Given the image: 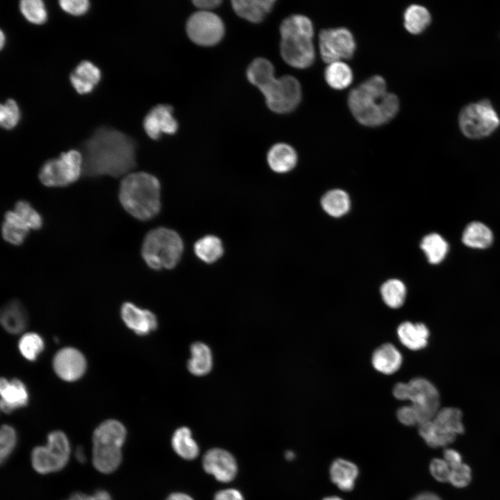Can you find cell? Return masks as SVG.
Instances as JSON below:
<instances>
[{"label": "cell", "instance_id": "cell-1", "mask_svg": "<svg viewBox=\"0 0 500 500\" xmlns=\"http://www.w3.org/2000/svg\"><path fill=\"white\" fill-rule=\"evenodd\" d=\"M136 144L128 135L113 128L101 126L82 147L83 173L91 177H118L136 165Z\"/></svg>", "mask_w": 500, "mask_h": 500}, {"label": "cell", "instance_id": "cell-2", "mask_svg": "<svg viewBox=\"0 0 500 500\" xmlns=\"http://www.w3.org/2000/svg\"><path fill=\"white\" fill-rule=\"evenodd\" d=\"M348 106L361 124L375 127L389 122L399 110V101L393 93L387 92L385 79L373 76L349 92Z\"/></svg>", "mask_w": 500, "mask_h": 500}, {"label": "cell", "instance_id": "cell-3", "mask_svg": "<svg viewBox=\"0 0 500 500\" xmlns=\"http://www.w3.org/2000/svg\"><path fill=\"white\" fill-rule=\"evenodd\" d=\"M247 78L263 94L267 107L278 114L289 113L299 106L301 88L299 81L290 75L276 78L274 67L266 58H257L249 65Z\"/></svg>", "mask_w": 500, "mask_h": 500}, {"label": "cell", "instance_id": "cell-4", "mask_svg": "<svg viewBox=\"0 0 500 500\" xmlns=\"http://www.w3.org/2000/svg\"><path fill=\"white\" fill-rule=\"evenodd\" d=\"M119 199L124 210L133 217L147 221L160 212V184L147 172L130 173L122 180Z\"/></svg>", "mask_w": 500, "mask_h": 500}, {"label": "cell", "instance_id": "cell-5", "mask_svg": "<svg viewBox=\"0 0 500 500\" xmlns=\"http://www.w3.org/2000/svg\"><path fill=\"white\" fill-rule=\"evenodd\" d=\"M279 31L283 60L294 68L310 67L315 59L312 42L314 27L311 20L299 14L290 15L281 22Z\"/></svg>", "mask_w": 500, "mask_h": 500}, {"label": "cell", "instance_id": "cell-6", "mask_svg": "<svg viewBox=\"0 0 500 500\" xmlns=\"http://www.w3.org/2000/svg\"><path fill=\"white\" fill-rule=\"evenodd\" d=\"M126 435L125 427L115 419L106 420L97 427L92 436V462L99 472L108 474L119 467Z\"/></svg>", "mask_w": 500, "mask_h": 500}, {"label": "cell", "instance_id": "cell-7", "mask_svg": "<svg viewBox=\"0 0 500 500\" xmlns=\"http://www.w3.org/2000/svg\"><path fill=\"white\" fill-rule=\"evenodd\" d=\"M183 251L181 236L174 230L159 227L149 231L143 240L142 256L151 269H172L180 261Z\"/></svg>", "mask_w": 500, "mask_h": 500}, {"label": "cell", "instance_id": "cell-8", "mask_svg": "<svg viewBox=\"0 0 500 500\" xmlns=\"http://www.w3.org/2000/svg\"><path fill=\"white\" fill-rule=\"evenodd\" d=\"M83 173V156L70 149L44 162L39 172L41 183L47 187H65L76 182Z\"/></svg>", "mask_w": 500, "mask_h": 500}, {"label": "cell", "instance_id": "cell-9", "mask_svg": "<svg viewBox=\"0 0 500 500\" xmlns=\"http://www.w3.org/2000/svg\"><path fill=\"white\" fill-rule=\"evenodd\" d=\"M458 124L467 138L481 139L495 131L500 119L490 101L484 99L465 106L459 114Z\"/></svg>", "mask_w": 500, "mask_h": 500}, {"label": "cell", "instance_id": "cell-10", "mask_svg": "<svg viewBox=\"0 0 500 500\" xmlns=\"http://www.w3.org/2000/svg\"><path fill=\"white\" fill-rule=\"evenodd\" d=\"M70 455L69 442L66 435L60 431L50 433L46 446H38L31 453L33 469L38 473L45 474L62 469L68 462Z\"/></svg>", "mask_w": 500, "mask_h": 500}, {"label": "cell", "instance_id": "cell-11", "mask_svg": "<svg viewBox=\"0 0 500 500\" xmlns=\"http://www.w3.org/2000/svg\"><path fill=\"white\" fill-rule=\"evenodd\" d=\"M186 33L194 44L211 47L222 40L225 26L222 19L212 11L198 10L189 17Z\"/></svg>", "mask_w": 500, "mask_h": 500}, {"label": "cell", "instance_id": "cell-12", "mask_svg": "<svg viewBox=\"0 0 500 500\" xmlns=\"http://www.w3.org/2000/svg\"><path fill=\"white\" fill-rule=\"evenodd\" d=\"M356 49L354 37L347 28H326L319 33V53L328 64L351 58Z\"/></svg>", "mask_w": 500, "mask_h": 500}, {"label": "cell", "instance_id": "cell-13", "mask_svg": "<svg viewBox=\"0 0 500 500\" xmlns=\"http://www.w3.org/2000/svg\"><path fill=\"white\" fill-rule=\"evenodd\" d=\"M408 400L416 413L418 424L431 420L440 410V394L428 380L417 377L408 382Z\"/></svg>", "mask_w": 500, "mask_h": 500}, {"label": "cell", "instance_id": "cell-14", "mask_svg": "<svg viewBox=\"0 0 500 500\" xmlns=\"http://www.w3.org/2000/svg\"><path fill=\"white\" fill-rule=\"evenodd\" d=\"M173 112V108L167 104L156 105L149 111L143 120V128L149 138L157 140L163 133H176L178 124Z\"/></svg>", "mask_w": 500, "mask_h": 500}, {"label": "cell", "instance_id": "cell-15", "mask_svg": "<svg viewBox=\"0 0 500 500\" xmlns=\"http://www.w3.org/2000/svg\"><path fill=\"white\" fill-rule=\"evenodd\" d=\"M203 467L206 472L223 483L233 480L238 472V465L233 456L219 448L211 449L205 453Z\"/></svg>", "mask_w": 500, "mask_h": 500}, {"label": "cell", "instance_id": "cell-16", "mask_svg": "<svg viewBox=\"0 0 500 500\" xmlns=\"http://www.w3.org/2000/svg\"><path fill=\"white\" fill-rule=\"evenodd\" d=\"M53 367L56 374L62 380L74 381L80 378L86 369V360L76 349L66 347L55 355Z\"/></svg>", "mask_w": 500, "mask_h": 500}, {"label": "cell", "instance_id": "cell-17", "mask_svg": "<svg viewBox=\"0 0 500 500\" xmlns=\"http://www.w3.org/2000/svg\"><path fill=\"white\" fill-rule=\"evenodd\" d=\"M462 417V412L457 408L445 407L438 411L432 421L442 447L453 442L458 434L464 433Z\"/></svg>", "mask_w": 500, "mask_h": 500}, {"label": "cell", "instance_id": "cell-18", "mask_svg": "<svg viewBox=\"0 0 500 500\" xmlns=\"http://www.w3.org/2000/svg\"><path fill=\"white\" fill-rule=\"evenodd\" d=\"M121 316L126 326L139 335H147L157 328L158 322L153 312L130 302L122 306Z\"/></svg>", "mask_w": 500, "mask_h": 500}, {"label": "cell", "instance_id": "cell-19", "mask_svg": "<svg viewBox=\"0 0 500 500\" xmlns=\"http://www.w3.org/2000/svg\"><path fill=\"white\" fill-rule=\"evenodd\" d=\"M1 408L6 412L25 406L28 401V392L26 385L19 379L0 381Z\"/></svg>", "mask_w": 500, "mask_h": 500}, {"label": "cell", "instance_id": "cell-20", "mask_svg": "<svg viewBox=\"0 0 500 500\" xmlns=\"http://www.w3.org/2000/svg\"><path fill=\"white\" fill-rule=\"evenodd\" d=\"M101 78L100 69L90 60L81 61L69 75L72 87L80 94L90 93Z\"/></svg>", "mask_w": 500, "mask_h": 500}, {"label": "cell", "instance_id": "cell-21", "mask_svg": "<svg viewBox=\"0 0 500 500\" xmlns=\"http://www.w3.org/2000/svg\"><path fill=\"white\" fill-rule=\"evenodd\" d=\"M275 3L274 0H234L231 5L240 17L249 22L259 23L272 11Z\"/></svg>", "mask_w": 500, "mask_h": 500}, {"label": "cell", "instance_id": "cell-22", "mask_svg": "<svg viewBox=\"0 0 500 500\" xmlns=\"http://www.w3.org/2000/svg\"><path fill=\"white\" fill-rule=\"evenodd\" d=\"M397 335L403 345L410 350L417 351L426 347L430 332L423 323L404 322L398 326Z\"/></svg>", "mask_w": 500, "mask_h": 500}, {"label": "cell", "instance_id": "cell-23", "mask_svg": "<svg viewBox=\"0 0 500 500\" xmlns=\"http://www.w3.org/2000/svg\"><path fill=\"white\" fill-rule=\"evenodd\" d=\"M0 321L3 328L8 333H22L28 324V315L24 306L18 300H11L1 309Z\"/></svg>", "mask_w": 500, "mask_h": 500}, {"label": "cell", "instance_id": "cell-24", "mask_svg": "<svg viewBox=\"0 0 500 500\" xmlns=\"http://www.w3.org/2000/svg\"><path fill=\"white\" fill-rule=\"evenodd\" d=\"M267 160L272 170L277 173H285L295 167L297 154L290 144L277 143L269 149Z\"/></svg>", "mask_w": 500, "mask_h": 500}, {"label": "cell", "instance_id": "cell-25", "mask_svg": "<svg viewBox=\"0 0 500 500\" xmlns=\"http://www.w3.org/2000/svg\"><path fill=\"white\" fill-rule=\"evenodd\" d=\"M372 362L378 372L391 374L400 368L402 356L393 344L386 343L381 345L374 351Z\"/></svg>", "mask_w": 500, "mask_h": 500}, {"label": "cell", "instance_id": "cell-26", "mask_svg": "<svg viewBox=\"0 0 500 500\" xmlns=\"http://www.w3.org/2000/svg\"><path fill=\"white\" fill-rule=\"evenodd\" d=\"M358 475L357 466L347 460H335L330 467V476L332 482L343 491L351 490Z\"/></svg>", "mask_w": 500, "mask_h": 500}, {"label": "cell", "instance_id": "cell-27", "mask_svg": "<svg viewBox=\"0 0 500 500\" xmlns=\"http://www.w3.org/2000/svg\"><path fill=\"white\" fill-rule=\"evenodd\" d=\"M29 231L30 228L15 210L5 213L1 233L6 242L13 245L22 244Z\"/></svg>", "mask_w": 500, "mask_h": 500}, {"label": "cell", "instance_id": "cell-28", "mask_svg": "<svg viewBox=\"0 0 500 500\" xmlns=\"http://www.w3.org/2000/svg\"><path fill=\"white\" fill-rule=\"evenodd\" d=\"M462 240L465 245L474 249H485L493 242V234L485 224L479 222L469 224L463 231Z\"/></svg>", "mask_w": 500, "mask_h": 500}, {"label": "cell", "instance_id": "cell-29", "mask_svg": "<svg viewBox=\"0 0 500 500\" xmlns=\"http://www.w3.org/2000/svg\"><path fill=\"white\" fill-rule=\"evenodd\" d=\"M431 22V15L423 6L412 4L403 13L405 28L412 34L417 35L424 32Z\"/></svg>", "mask_w": 500, "mask_h": 500}, {"label": "cell", "instance_id": "cell-30", "mask_svg": "<svg viewBox=\"0 0 500 500\" xmlns=\"http://www.w3.org/2000/svg\"><path fill=\"white\" fill-rule=\"evenodd\" d=\"M324 78L331 88L343 90L351 85L353 75L351 67L346 62L336 61L328 64L324 70Z\"/></svg>", "mask_w": 500, "mask_h": 500}, {"label": "cell", "instance_id": "cell-31", "mask_svg": "<svg viewBox=\"0 0 500 500\" xmlns=\"http://www.w3.org/2000/svg\"><path fill=\"white\" fill-rule=\"evenodd\" d=\"M190 350L192 358L188 362L189 371L195 376H203L210 372L212 366L210 348L202 342H195Z\"/></svg>", "mask_w": 500, "mask_h": 500}, {"label": "cell", "instance_id": "cell-32", "mask_svg": "<svg viewBox=\"0 0 500 500\" xmlns=\"http://www.w3.org/2000/svg\"><path fill=\"white\" fill-rule=\"evenodd\" d=\"M195 255L206 263H212L223 255L224 247L217 236L208 235L199 239L194 245Z\"/></svg>", "mask_w": 500, "mask_h": 500}, {"label": "cell", "instance_id": "cell-33", "mask_svg": "<svg viewBox=\"0 0 500 500\" xmlns=\"http://www.w3.org/2000/svg\"><path fill=\"white\" fill-rule=\"evenodd\" d=\"M172 446L174 451L185 460H193L199 455L198 444L187 427H181L176 430L172 438Z\"/></svg>", "mask_w": 500, "mask_h": 500}, {"label": "cell", "instance_id": "cell-34", "mask_svg": "<svg viewBox=\"0 0 500 500\" xmlns=\"http://www.w3.org/2000/svg\"><path fill=\"white\" fill-rule=\"evenodd\" d=\"M350 199L342 190L335 189L326 192L322 199V206L329 215L340 217L345 215L350 208Z\"/></svg>", "mask_w": 500, "mask_h": 500}, {"label": "cell", "instance_id": "cell-35", "mask_svg": "<svg viewBox=\"0 0 500 500\" xmlns=\"http://www.w3.org/2000/svg\"><path fill=\"white\" fill-rule=\"evenodd\" d=\"M421 249L427 257L428 261L433 265L439 264L445 258L449 246L446 240L435 233L426 235L420 244Z\"/></svg>", "mask_w": 500, "mask_h": 500}, {"label": "cell", "instance_id": "cell-36", "mask_svg": "<svg viewBox=\"0 0 500 500\" xmlns=\"http://www.w3.org/2000/svg\"><path fill=\"white\" fill-rule=\"evenodd\" d=\"M381 294L385 303L392 308L402 306L406 297L404 283L396 278L389 279L381 287Z\"/></svg>", "mask_w": 500, "mask_h": 500}, {"label": "cell", "instance_id": "cell-37", "mask_svg": "<svg viewBox=\"0 0 500 500\" xmlns=\"http://www.w3.org/2000/svg\"><path fill=\"white\" fill-rule=\"evenodd\" d=\"M19 8L24 17L32 24H42L47 19V10L42 0H22Z\"/></svg>", "mask_w": 500, "mask_h": 500}, {"label": "cell", "instance_id": "cell-38", "mask_svg": "<svg viewBox=\"0 0 500 500\" xmlns=\"http://www.w3.org/2000/svg\"><path fill=\"white\" fill-rule=\"evenodd\" d=\"M21 354L28 360L34 361L44 349V342L41 336L35 333L24 334L18 344Z\"/></svg>", "mask_w": 500, "mask_h": 500}, {"label": "cell", "instance_id": "cell-39", "mask_svg": "<svg viewBox=\"0 0 500 500\" xmlns=\"http://www.w3.org/2000/svg\"><path fill=\"white\" fill-rule=\"evenodd\" d=\"M14 210L22 219L30 229L38 230L43 225L40 214L26 201H18Z\"/></svg>", "mask_w": 500, "mask_h": 500}, {"label": "cell", "instance_id": "cell-40", "mask_svg": "<svg viewBox=\"0 0 500 500\" xmlns=\"http://www.w3.org/2000/svg\"><path fill=\"white\" fill-rule=\"evenodd\" d=\"M21 112L17 103L12 99H7L0 106V124L6 130L14 128L19 122Z\"/></svg>", "mask_w": 500, "mask_h": 500}, {"label": "cell", "instance_id": "cell-41", "mask_svg": "<svg viewBox=\"0 0 500 500\" xmlns=\"http://www.w3.org/2000/svg\"><path fill=\"white\" fill-rule=\"evenodd\" d=\"M17 442L15 429L8 425H3L0 432V460L4 462L13 451Z\"/></svg>", "mask_w": 500, "mask_h": 500}, {"label": "cell", "instance_id": "cell-42", "mask_svg": "<svg viewBox=\"0 0 500 500\" xmlns=\"http://www.w3.org/2000/svg\"><path fill=\"white\" fill-rule=\"evenodd\" d=\"M472 480V471L470 467L465 463L451 468L449 482L454 487L462 488L467 486Z\"/></svg>", "mask_w": 500, "mask_h": 500}, {"label": "cell", "instance_id": "cell-43", "mask_svg": "<svg viewBox=\"0 0 500 500\" xmlns=\"http://www.w3.org/2000/svg\"><path fill=\"white\" fill-rule=\"evenodd\" d=\"M429 469L433 477L438 481L442 483L449 481L451 467L444 459H433L430 463Z\"/></svg>", "mask_w": 500, "mask_h": 500}, {"label": "cell", "instance_id": "cell-44", "mask_svg": "<svg viewBox=\"0 0 500 500\" xmlns=\"http://www.w3.org/2000/svg\"><path fill=\"white\" fill-rule=\"evenodd\" d=\"M58 3L62 10L74 16L85 14L90 6L88 0H60Z\"/></svg>", "mask_w": 500, "mask_h": 500}, {"label": "cell", "instance_id": "cell-45", "mask_svg": "<svg viewBox=\"0 0 500 500\" xmlns=\"http://www.w3.org/2000/svg\"><path fill=\"white\" fill-rule=\"evenodd\" d=\"M397 417L401 424L406 426H413L418 424L416 413L411 405L399 408L397 412Z\"/></svg>", "mask_w": 500, "mask_h": 500}, {"label": "cell", "instance_id": "cell-46", "mask_svg": "<svg viewBox=\"0 0 500 500\" xmlns=\"http://www.w3.org/2000/svg\"><path fill=\"white\" fill-rule=\"evenodd\" d=\"M67 500H112L110 494L105 490H99L92 495L76 493Z\"/></svg>", "mask_w": 500, "mask_h": 500}, {"label": "cell", "instance_id": "cell-47", "mask_svg": "<svg viewBox=\"0 0 500 500\" xmlns=\"http://www.w3.org/2000/svg\"><path fill=\"white\" fill-rule=\"evenodd\" d=\"M214 500H244L241 492L235 489L229 488L217 492Z\"/></svg>", "mask_w": 500, "mask_h": 500}, {"label": "cell", "instance_id": "cell-48", "mask_svg": "<svg viewBox=\"0 0 500 500\" xmlns=\"http://www.w3.org/2000/svg\"><path fill=\"white\" fill-rule=\"evenodd\" d=\"M444 460L451 467L462 463V456L456 450L452 449H445L443 453Z\"/></svg>", "mask_w": 500, "mask_h": 500}, {"label": "cell", "instance_id": "cell-49", "mask_svg": "<svg viewBox=\"0 0 500 500\" xmlns=\"http://www.w3.org/2000/svg\"><path fill=\"white\" fill-rule=\"evenodd\" d=\"M192 3L199 10L211 11L218 7L222 1L219 0H195Z\"/></svg>", "mask_w": 500, "mask_h": 500}, {"label": "cell", "instance_id": "cell-50", "mask_svg": "<svg viewBox=\"0 0 500 500\" xmlns=\"http://www.w3.org/2000/svg\"><path fill=\"white\" fill-rule=\"evenodd\" d=\"M392 393L394 397L399 400H408V383H397L393 388Z\"/></svg>", "mask_w": 500, "mask_h": 500}, {"label": "cell", "instance_id": "cell-51", "mask_svg": "<svg viewBox=\"0 0 500 500\" xmlns=\"http://www.w3.org/2000/svg\"><path fill=\"white\" fill-rule=\"evenodd\" d=\"M412 500H442V499L435 494L426 492H423V493H421V494L417 495Z\"/></svg>", "mask_w": 500, "mask_h": 500}, {"label": "cell", "instance_id": "cell-52", "mask_svg": "<svg viewBox=\"0 0 500 500\" xmlns=\"http://www.w3.org/2000/svg\"><path fill=\"white\" fill-rule=\"evenodd\" d=\"M166 500H194L190 496L185 493L176 492L171 494Z\"/></svg>", "mask_w": 500, "mask_h": 500}, {"label": "cell", "instance_id": "cell-53", "mask_svg": "<svg viewBox=\"0 0 500 500\" xmlns=\"http://www.w3.org/2000/svg\"><path fill=\"white\" fill-rule=\"evenodd\" d=\"M75 456L77 459V460L80 462H84L85 461V455L84 453V451L81 447H79L76 449Z\"/></svg>", "mask_w": 500, "mask_h": 500}, {"label": "cell", "instance_id": "cell-54", "mask_svg": "<svg viewBox=\"0 0 500 500\" xmlns=\"http://www.w3.org/2000/svg\"><path fill=\"white\" fill-rule=\"evenodd\" d=\"M6 41V35H5L4 33H3V31H1V32H0V44H1V49H2V48L3 47V46L5 45Z\"/></svg>", "mask_w": 500, "mask_h": 500}, {"label": "cell", "instance_id": "cell-55", "mask_svg": "<svg viewBox=\"0 0 500 500\" xmlns=\"http://www.w3.org/2000/svg\"><path fill=\"white\" fill-rule=\"evenodd\" d=\"M285 458L288 460H291L294 458V453L291 451H288L285 454Z\"/></svg>", "mask_w": 500, "mask_h": 500}, {"label": "cell", "instance_id": "cell-56", "mask_svg": "<svg viewBox=\"0 0 500 500\" xmlns=\"http://www.w3.org/2000/svg\"><path fill=\"white\" fill-rule=\"evenodd\" d=\"M323 500H342V499H340V497L333 496V497H326V498L324 499Z\"/></svg>", "mask_w": 500, "mask_h": 500}]
</instances>
